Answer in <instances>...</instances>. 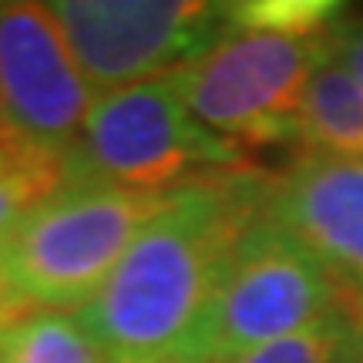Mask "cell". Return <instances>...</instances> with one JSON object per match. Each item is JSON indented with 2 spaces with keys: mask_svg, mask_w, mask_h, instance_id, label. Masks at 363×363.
I'll return each mask as SVG.
<instances>
[{
  "mask_svg": "<svg viewBox=\"0 0 363 363\" xmlns=\"http://www.w3.org/2000/svg\"><path fill=\"white\" fill-rule=\"evenodd\" d=\"M326 44H330V54L360 81V88H363V17L343 13L337 24L330 27Z\"/></svg>",
  "mask_w": 363,
  "mask_h": 363,
  "instance_id": "obj_14",
  "label": "cell"
},
{
  "mask_svg": "<svg viewBox=\"0 0 363 363\" xmlns=\"http://www.w3.org/2000/svg\"><path fill=\"white\" fill-rule=\"evenodd\" d=\"M24 306L17 299V289H13V279H11V266H7V252H4V239H0V313L7 310H17Z\"/></svg>",
  "mask_w": 363,
  "mask_h": 363,
  "instance_id": "obj_16",
  "label": "cell"
},
{
  "mask_svg": "<svg viewBox=\"0 0 363 363\" xmlns=\"http://www.w3.org/2000/svg\"><path fill=\"white\" fill-rule=\"evenodd\" d=\"M343 326H347V313H337V316L303 330L296 337L272 343V347H262V350L249 353V357L235 363H337Z\"/></svg>",
  "mask_w": 363,
  "mask_h": 363,
  "instance_id": "obj_13",
  "label": "cell"
},
{
  "mask_svg": "<svg viewBox=\"0 0 363 363\" xmlns=\"http://www.w3.org/2000/svg\"><path fill=\"white\" fill-rule=\"evenodd\" d=\"M165 363H222V360H212V357H199V353H179V357H169Z\"/></svg>",
  "mask_w": 363,
  "mask_h": 363,
  "instance_id": "obj_17",
  "label": "cell"
},
{
  "mask_svg": "<svg viewBox=\"0 0 363 363\" xmlns=\"http://www.w3.org/2000/svg\"><path fill=\"white\" fill-rule=\"evenodd\" d=\"M323 54L326 38L289 40L233 27L169 81L208 131L242 152L296 145L303 94Z\"/></svg>",
  "mask_w": 363,
  "mask_h": 363,
  "instance_id": "obj_5",
  "label": "cell"
},
{
  "mask_svg": "<svg viewBox=\"0 0 363 363\" xmlns=\"http://www.w3.org/2000/svg\"><path fill=\"white\" fill-rule=\"evenodd\" d=\"M343 313L326 269L269 212L249 225L185 353L235 363Z\"/></svg>",
  "mask_w": 363,
  "mask_h": 363,
  "instance_id": "obj_4",
  "label": "cell"
},
{
  "mask_svg": "<svg viewBox=\"0 0 363 363\" xmlns=\"http://www.w3.org/2000/svg\"><path fill=\"white\" fill-rule=\"evenodd\" d=\"M0 363H104L78 313L17 306L0 313Z\"/></svg>",
  "mask_w": 363,
  "mask_h": 363,
  "instance_id": "obj_10",
  "label": "cell"
},
{
  "mask_svg": "<svg viewBox=\"0 0 363 363\" xmlns=\"http://www.w3.org/2000/svg\"><path fill=\"white\" fill-rule=\"evenodd\" d=\"M269 189L272 175L242 165L162 199L101 293L78 310L104 357L169 360L189 350Z\"/></svg>",
  "mask_w": 363,
  "mask_h": 363,
  "instance_id": "obj_1",
  "label": "cell"
},
{
  "mask_svg": "<svg viewBox=\"0 0 363 363\" xmlns=\"http://www.w3.org/2000/svg\"><path fill=\"white\" fill-rule=\"evenodd\" d=\"M104 363H165V360H138V357H104Z\"/></svg>",
  "mask_w": 363,
  "mask_h": 363,
  "instance_id": "obj_18",
  "label": "cell"
},
{
  "mask_svg": "<svg viewBox=\"0 0 363 363\" xmlns=\"http://www.w3.org/2000/svg\"><path fill=\"white\" fill-rule=\"evenodd\" d=\"M242 165L246 152L208 131L165 78L94 98L67 152V182L172 195Z\"/></svg>",
  "mask_w": 363,
  "mask_h": 363,
  "instance_id": "obj_2",
  "label": "cell"
},
{
  "mask_svg": "<svg viewBox=\"0 0 363 363\" xmlns=\"http://www.w3.org/2000/svg\"><path fill=\"white\" fill-rule=\"evenodd\" d=\"M48 11L94 94L172 78L233 30L216 0H51Z\"/></svg>",
  "mask_w": 363,
  "mask_h": 363,
  "instance_id": "obj_6",
  "label": "cell"
},
{
  "mask_svg": "<svg viewBox=\"0 0 363 363\" xmlns=\"http://www.w3.org/2000/svg\"><path fill=\"white\" fill-rule=\"evenodd\" d=\"M337 363H363V313L347 316L343 337H340Z\"/></svg>",
  "mask_w": 363,
  "mask_h": 363,
  "instance_id": "obj_15",
  "label": "cell"
},
{
  "mask_svg": "<svg viewBox=\"0 0 363 363\" xmlns=\"http://www.w3.org/2000/svg\"><path fill=\"white\" fill-rule=\"evenodd\" d=\"M266 212L326 269L343 313H363V158L303 152L272 175Z\"/></svg>",
  "mask_w": 363,
  "mask_h": 363,
  "instance_id": "obj_8",
  "label": "cell"
},
{
  "mask_svg": "<svg viewBox=\"0 0 363 363\" xmlns=\"http://www.w3.org/2000/svg\"><path fill=\"white\" fill-rule=\"evenodd\" d=\"M67 185V158L0 142V239Z\"/></svg>",
  "mask_w": 363,
  "mask_h": 363,
  "instance_id": "obj_11",
  "label": "cell"
},
{
  "mask_svg": "<svg viewBox=\"0 0 363 363\" xmlns=\"http://www.w3.org/2000/svg\"><path fill=\"white\" fill-rule=\"evenodd\" d=\"M296 145L306 155L363 158V88L330 54V44L303 94Z\"/></svg>",
  "mask_w": 363,
  "mask_h": 363,
  "instance_id": "obj_9",
  "label": "cell"
},
{
  "mask_svg": "<svg viewBox=\"0 0 363 363\" xmlns=\"http://www.w3.org/2000/svg\"><path fill=\"white\" fill-rule=\"evenodd\" d=\"M162 199L165 195L67 182L4 235L17 299L24 306L65 313L88 306Z\"/></svg>",
  "mask_w": 363,
  "mask_h": 363,
  "instance_id": "obj_3",
  "label": "cell"
},
{
  "mask_svg": "<svg viewBox=\"0 0 363 363\" xmlns=\"http://www.w3.org/2000/svg\"><path fill=\"white\" fill-rule=\"evenodd\" d=\"M94 98L48 4L0 0V142L67 158Z\"/></svg>",
  "mask_w": 363,
  "mask_h": 363,
  "instance_id": "obj_7",
  "label": "cell"
},
{
  "mask_svg": "<svg viewBox=\"0 0 363 363\" xmlns=\"http://www.w3.org/2000/svg\"><path fill=\"white\" fill-rule=\"evenodd\" d=\"M347 13L337 0H235L229 4L235 30L272 34L289 40H320Z\"/></svg>",
  "mask_w": 363,
  "mask_h": 363,
  "instance_id": "obj_12",
  "label": "cell"
}]
</instances>
